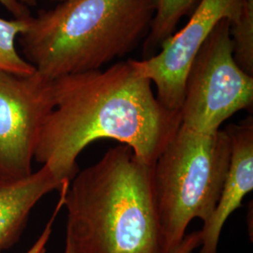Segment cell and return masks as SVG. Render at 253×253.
Listing matches in <instances>:
<instances>
[{
    "label": "cell",
    "instance_id": "6da1fadb",
    "mask_svg": "<svg viewBox=\"0 0 253 253\" xmlns=\"http://www.w3.org/2000/svg\"><path fill=\"white\" fill-rule=\"evenodd\" d=\"M151 84L128 60L54 79V108L41 129L34 159L71 183L83 150L97 140L112 139L155 165L180 127L181 115L163 106Z\"/></svg>",
    "mask_w": 253,
    "mask_h": 253
},
{
    "label": "cell",
    "instance_id": "7a4b0ae2",
    "mask_svg": "<svg viewBox=\"0 0 253 253\" xmlns=\"http://www.w3.org/2000/svg\"><path fill=\"white\" fill-rule=\"evenodd\" d=\"M66 243L74 253H167L154 165L126 145L74 176L65 195Z\"/></svg>",
    "mask_w": 253,
    "mask_h": 253
},
{
    "label": "cell",
    "instance_id": "3957f363",
    "mask_svg": "<svg viewBox=\"0 0 253 253\" xmlns=\"http://www.w3.org/2000/svg\"><path fill=\"white\" fill-rule=\"evenodd\" d=\"M155 0H66L27 20L24 58L49 79L100 70L149 30Z\"/></svg>",
    "mask_w": 253,
    "mask_h": 253
},
{
    "label": "cell",
    "instance_id": "277c9868",
    "mask_svg": "<svg viewBox=\"0 0 253 253\" xmlns=\"http://www.w3.org/2000/svg\"><path fill=\"white\" fill-rule=\"evenodd\" d=\"M226 130L203 134L180 126L154 165L158 211L168 253L194 218L206 222L217 206L229 170Z\"/></svg>",
    "mask_w": 253,
    "mask_h": 253
},
{
    "label": "cell",
    "instance_id": "5b68a950",
    "mask_svg": "<svg viewBox=\"0 0 253 253\" xmlns=\"http://www.w3.org/2000/svg\"><path fill=\"white\" fill-rule=\"evenodd\" d=\"M230 22L222 20L201 47L187 77L181 126L211 134L241 110H252L253 76L234 56Z\"/></svg>",
    "mask_w": 253,
    "mask_h": 253
},
{
    "label": "cell",
    "instance_id": "8992f818",
    "mask_svg": "<svg viewBox=\"0 0 253 253\" xmlns=\"http://www.w3.org/2000/svg\"><path fill=\"white\" fill-rule=\"evenodd\" d=\"M53 81L37 71H0V177L20 179L33 172L40 132L54 108Z\"/></svg>",
    "mask_w": 253,
    "mask_h": 253
},
{
    "label": "cell",
    "instance_id": "52a82bcc",
    "mask_svg": "<svg viewBox=\"0 0 253 253\" xmlns=\"http://www.w3.org/2000/svg\"><path fill=\"white\" fill-rule=\"evenodd\" d=\"M253 0H200L187 25L163 42L158 54L128 60L136 74L154 83L157 99L172 111L180 112L191 64L214 28L222 20L231 27Z\"/></svg>",
    "mask_w": 253,
    "mask_h": 253
},
{
    "label": "cell",
    "instance_id": "ba28073f",
    "mask_svg": "<svg viewBox=\"0 0 253 253\" xmlns=\"http://www.w3.org/2000/svg\"><path fill=\"white\" fill-rule=\"evenodd\" d=\"M232 153L226 179L212 215L204 222L200 253H217L219 237L227 219L253 190V118L249 116L238 124L225 127Z\"/></svg>",
    "mask_w": 253,
    "mask_h": 253
},
{
    "label": "cell",
    "instance_id": "9c48e42d",
    "mask_svg": "<svg viewBox=\"0 0 253 253\" xmlns=\"http://www.w3.org/2000/svg\"><path fill=\"white\" fill-rule=\"evenodd\" d=\"M65 183L47 164L24 178L0 177V253L18 242L39 201Z\"/></svg>",
    "mask_w": 253,
    "mask_h": 253
},
{
    "label": "cell",
    "instance_id": "30bf717a",
    "mask_svg": "<svg viewBox=\"0 0 253 253\" xmlns=\"http://www.w3.org/2000/svg\"><path fill=\"white\" fill-rule=\"evenodd\" d=\"M200 0H155V12L144 46V59L154 55L165 41L173 35L177 24Z\"/></svg>",
    "mask_w": 253,
    "mask_h": 253
},
{
    "label": "cell",
    "instance_id": "8fae6325",
    "mask_svg": "<svg viewBox=\"0 0 253 253\" xmlns=\"http://www.w3.org/2000/svg\"><path fill=\"white\" fill-rule=\"evenodd\" d=\"M32 16V15H31ZM27 19L6 20L0 17V71L17 75H30L35 68L19 54L15 42L27 29Z\"/></svg>",
    "mask_w": 253,
    "mask_h": 253
},
{
    "label": "cell",
    "instance_id": "7c38bea8",
    "mask_svg": "<svg viewBox=\"0 0 253 253\" xmlns=\"http://www.w3.org/2000/svg\"><path fill=\"white\" fill-rule=\"evenodd\" d=\"M69 188V184H64L63 186L61 187V189L59 190L60 192V196H59V200L57 202V205L54 208L53 215L50 217V219L48 220L47 224H46L42 233L39 236V238L37 239L36 242L33 244V246L27 251L26 253H45L46 247L47 244L50 240V237L53 233V226H54V220L57 217L59 211L61 210V208L64 207V201H65V195L66 192Z\"/></svg>",
    "mask_w": 253,
    "mask_h": 253
},
{
    "label": "cell",
    "instance_id": "4fadbf2b",
    "mask_svg": "<svg viewBox=\"0 0 253 253\" xmlns=\"http://www.w3.org/2000/svg\"><path fill=\"white\" fill-rule=\"evenodd\" d=\"M202 243L201 231H195L185 235L180 243L167 253H192Z\"/></svg>",
    "mask_w": 253,
    "mask_h": 253
},
{
    "label": "cell",
    "instance_id": "5bb4252c",
    "mask_svg": "<svg viewBox=\"0 0 253 253\" xmlns=\"http://www.w3.org/2000/svg\"><path fill=\"white\" fill-rule=\"evenodd\" d=\"M0 4L15 19H27L31 16L29 8L22 4L19 0H0Z\"/></svg>",
    "mask_w": 253,
    "mask_h": 253
},
{
    "label": "cell",
    "instance_id": "9a60e30c",
    "mask_svg": "<svg viewBox=\"0 0 253 253\" xmlns=\"http://www.w3.org/2000/svg\"><path fill=\"white\" fill-rule=\"evenodd\" d=\"M19 1L25 6H27V8H29V7H35L39 0H19Z\"/></svg>",
    "mask_w": 253,
    "mask_h": 253
},
{
    "label": "cell",
    "instance_id": "2e32d148",
    "mask_svg": "<svg viewBox=\"0 0 253 253\" xmlns=\"http://www.w3.org/2000/svg\"><path fill=\"white\" fill-rule=\"evenodd\" d=\"M64 253H74V252L73 251V249H72V247L70 246V245L68 244V243H66V247H65V252Z\"/></svg>",
    "mask_w": 253,
    "mask_h": 253
},
{
    "label": "cell",
    "instance_id": "e0dca14e",
    "mask_svg": "<svg viewBox=\"0 0 253 253\" xmlns=\"http://www.w3.org/2000/svg\"><path fill=\"white\" fill-rule=\"evenodd\" d=\"M52 1H61V2H64V1H66V0H52Z\"/></svg>",
    "mask_w": 253,
    "mask_h": 253
}]
</instances>
